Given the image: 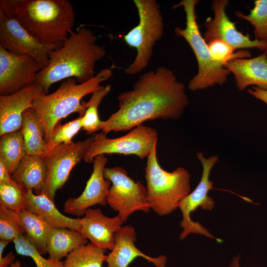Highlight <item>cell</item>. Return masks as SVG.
<instances>
[{
    "label": "cell",
    "instance_id": "6da1fadb",
    "mask_svg": "<svg viewBox=\"0 0 267 267\" xmlns=\"http://www.w3.org/2000/svg\"><path fill=\"white\" fill-rule=\"evenodd\" d=\"M118 100V109L102 121L105 134L131 130L147 121L178 119L189 104L184 84L163 66L141 75Z\"/></svg>",
    "mask_w": 267,
    "mask_h": 267
},
{
    "label": "cell",
    "instance_id": "7a4b0ae2",
    "mask_svg": "<svg viewBox=\"0 0 267 267\" xmlns=\"http://www.w3.org/2000/svg\"><path fill=\"white\" fill-rule=\"evenodd\" d=\"M105 55V49L97 44L92 31L80 27L60 47L50 52L48 65L38 73L35 83L46 94L53 84L68 78H75L78 84L85 83L95 75V64Z\"/></svg>",
    "mask_w": 267,
    "mask_h": 267
},
{
    "label": "cell",
    "instance_id": "3957f363",
    "mask_svg": "<svg viewBox=\"0 0 267 267\" xmlns=\"http://www.w3.org/2000/svg\"><path fill=\"white\" fill-rule=\"evenodd\" d=\"M0 10L44 44H62L73 32L75 13L68 0H0Z\"/></svg>",
    "mask_w": 267,
    "mask_h": 267
},
{
    "label": "cell",
    "instance_id": "277c9868",
    "mask_svg": "<svg viewBox=\"0 0 267 267\" xmlns=\"http://www.w3.org/2000/svg\"><path fill=\"white\" fill-rule=\"evenodd\" d=\"M112 75L110 68H104L82 84H77L74 78H68L64 80L53 92L45 94L34 101L31 109L43 125L47 143L61 120L74 113L84 116L87 106V102L82 100L83 98L102 89L104 86L101 84Z\"/></svg>",
    "mask_w": 267,
    "mask_h": 267
},
{
    "label": "cell",
    "instance_id": "5b68a950",
    "mask_svg": "<svg viewBox=\"0 0 267 267\" xmlns=\"http://www.w3.org/2000/svg\"><path fill=\"white\" fill-rule=\"evenodd\" d=\"M157 145V143L154 145L147 158L145 178L150 208L162 216L173 212L190 192V175L182 167L171 172L164 170L158 160Z\"/></svg>",
    "mask_w": 267,
    "mask_h": 267
},
{
    "label": "cell",
    "instance_id": "8992f818",
    "mask_svg": "<svg viewBox=\"0 0 267 267\" xmlns=\"http://www.w3.org/2000/svg\"><path fill=\"white\" fill-rule=\"evenodd\" d=\"M198 0H182L172 8L182 7L185 14V27H176L177 36L182 37L189 44L195 56L197 74L190 80L188 88L192 91L203 90L216 85H223L230 72L224 64L212 57L208 44L202 37L197 23L195 12Z\"/></svg>",
    "mask_w": 267,
    "mask_h": 267
},
{
    "label": "cell",
    "instance_id": "52a82bcc",
    "mask_svg": "<svg viewBox=\"0 0 267 267\" xmlns=\"http://www.w3.org/2000/svg\"><path fill=\"white\" fill-rule=\"evenodd\" d=\"M139 22L123 37L126 44L135 49L133 62L124 69L126 74L134 75L148 65L156 43L164 32V23L159 3L156 0H134Z\"/></svg>",
    "mask_w": 267,
    "mask_h": 267
},
{
    "label": "cell",
    "instance_id": "ba28073f",
    "mask_svg": "<svg viewBox=\"0 0 267 267\" xmlns=\"http://www.w3.org/2000/svg\"><path fill=\"white\" fill-rule=\"evenodd\" d=\"M106 135L101 132L93 135V140L84 158L86 162L93 163L98 155L113 154L135 155L143 159L147 158L158 141L156 130L142 125L117 138H108Z\"/></svg>",
    "mask_w": 267,
    "mask_h": 267
},
{
    "label": "cell",
    "instance_id": "9c48e42d",
    "mask_svg": "<svg viewBox=\"0 0 267 267\" xmlns=\"http://www.w3.org/2000/svg\"><path fill=\"white\" fill-rule=\"evenodd\" d=\"M196 156L202 166V176L195 188L184 197L178 205V208L182 213L180 227L183 229L179 239L183 240L191 233L200 234L215 239L218 242H221V239L215 237L207 228L191 218V213L198 207L204 210L210 211L215 206V202L208 193L214 188L213 182L210 177L212 170L219 161V157L214 155L205 157L201 152H197Z\"/></svg>",
    "mask_w": 267,
    "mask_h": 267
},
{
    "label": "cell",
    "instance_id": "30bf717a",
    "mask_svg": "<svg viewBox=\"0 0 267 267\" xmlns=\"http://www.w3.org/2000/svg\"><path fill=\"white\" fill-rule=\"evenodd\" d=\"M104 175L111 182L107 204L118 212L124 222L136 211L148 213L150 211L146 188L140 182L130 177L125 169L118 166L106 167Z\"/></svg>",
    "mask_w": 267,
    "mask_h": 267
},
{
    "label": "cell",
    "instance_id": "8fae6325",
    "mask_svg": "<svg viewBox=\"0 0 267 267\" xmlns=\"http://www.w3.org/2000/svg\"><path fill=\"white\" fill-rule=\"evenodd\" d=\"M94 139V136L70 143L59 145L45 156L47 177L41 194L54 201L56 192L68 180L73 168L84 157Z\"/></svg>",
    "mask_w": 267,
    "mask_h": 267
},
{
    "label": "cell",
    "instance_id": "7c38bea8",
    "mask_svg": "<svg viewBox=\"0 0 267 267\" xmlns=\"http://www.w3.org/2000/svg\"><path fill=\"white\" fill-rule=\"evenodd\" d=\"M62 44L45 45L40 43L15 17L0 11V46L14 54L32 57L39 64L41 70L48 65L50 52Z\"/></svg>",
    "mask_w": 267,
    "mask_h": 267
},
{
    "label": "cell",
    "instance_id": "4fadbf2b",
    "mask_svg": "<svg viewBox=\"0 0 267 267\" xmlns=\"http://www.w3.org/2000/svg\"><path fill=\"white\" fill-rule=\"evenodd\" d=\"M228 3V0L212 1L211 9L214 13V17L207 18L205 23L204 38L207 43L218 39L227 43L235 50L257 48L267 51V42L256 39L251 40L248 34L245 35L237 29L226 13Z\"/></svg>",
    "mask_w": 267,
    "mask_h": 267
},
{
    "label": "cell",
    "instance_id": "5bb4252c",
    "mask_svg": "<svg viewBox=\"0 0 267 267\" xmlns=\"http://www.w3.org/2000/svg\"><path fill=\"white\" fill-rule=\"evenodd\" d=\"M41 70L32 57L14 54L0 46V95L15 93L35 83Z\"/></svg>",
    "mask_w": 267,
    "mask_h": 267
},
{
    "label": "cell",
    "instance_id": "9a60e30c",
    "mask_svg": "<svg viewBox=\"0 0 267 267\" xmlns=\"http://www.w3.org/2000/svg\"><path fill=\"white\" fill-rule=\"evenodd\" d=\"M108 159L104 155L96 156L93 161V170L83 192L77 197L69 198L64 203L65 213L83 216L91 207L107 204V197L111 182L104 175Z\"/></svg>",
    "mask_w": 267,
    "mask_h": 267
},
{
    "label": "cell",
    "instance_id": "2e32d148",
    "mask_svg": "<svg viewBox=\"0 0 267 267\" xmlns=\"http://www.w3.org/2000/svg\"><path fill=\"white\" fill-rule=\"evenodd\" d=\"M45 94L44 89L35 83L15 93L0 95V136L21 130L24 112Z\"/></svg>",
    "mask_w": 267,
    "mask_h": 267
},
{
    "label": "cell",
    "instance_id": "e0dca14e",
    "mask_svg": "<svg viewBox=\"0 0 267 267\" xmlns=\"http://www.w3.org/2000/svg\"><path fill=\"white\" fill-rule=\"evenodd\" d=\"M123 223L118 215L109 217L99 208H90L80 218L79 231L90 243L111 251L115 245L116 234Z\"/></svg>",
    "mask_w": 267,
    "mask_h": 267
},
{
    "label": "cell",
    "instance_id": "ac0fdd59",
    "mask_svg": "<svg viewBox=\"0 0 267 267\" xmlns=\"http://www.w3.org/2000/svg\"><path fill=\"white\" fill-rule=\"evenodd\" d=\"M136 232L133 226H122L116 234L113 248L107 255L105 262L107 267H128L137 258L145 259L155 267H166V256L152 257L144 254L136 247Z\"/></svg>",
    "mask_w": 267,
    "mask_h": 267
},
{
    "label": "cell",
    "instance_id": "d6986e66",
    "mask_svg": "<svg viewBox=\"0 0 267 267\" xmlns=\"http://www.w3.org/2000/svg\"><path fill=\"white\" fill-rule=\"evenodd\" d=\"M224 67L233 74L239 90L249 86L267 90V51L253 58L229 60Z\"/></svg>",
    "mask_w": 267,
    "mask_h": 267
},
{
    "label": "cell",
    "instance_id": "ffe728a7",
    "mask_svg": "<svg viewBox=\"0 0 267 267\" xmlns=\"http://www.w3.org/2000/svg\"><path fill=\"white\" fill-rule=\"evenodd\" d=\"M25 209L43 219L52 227H66L80 231V218L65 216L55 206L54 201L44 194H36L26 190Z\"/></svg>",
    "mask_w": 267,
    "mask_h": 267
},
{
    "label": "cell",
    "instance_id": "44dd1931",
    "mask_svg": "<svg viewBox=\"0 0 267 267\" xmlns=\"http://www.w3.org/2000/svg\"><path fill=\"white\" fill-rule=\"evenodd\" d=\"M47 168L44 158L26 155L11 174L12 179L26 190L41 194L45 185Z\"/></svg>",
    "mask_w": 267,
    "mask_h": 267
},
{
    "label": "cell",
    "instance_id": "7402d4cb",
    "mask_svg": "<svg viewBox=\"0 0 267 267\" xmlns=\"http://www.w3.org/2000/svg\"><path fill=\"white\" fill-rule=\"evenodd\" d=\"M88 244V239L78 230L66 227H52L47 241L49 258L60 260L72 251Z\"/></svg>",
    "mask_w": 267,
    "mask_h": 267
},
{
    "label": "cell",
    "instance_id": "603a6c76",
    "mask_svg": "<svg viewBox=\"0 0 267 267\" xmlns=\"http://www.w3.org/2000/svg\"><path fill=\"white\" fill-rule=\"evenodd\" d=\"M21 131L27 155L44 157L49 153L50 150L45 139L43 125L31 108L23 114Z\"/></svg>",
    "mask_w": 267,
    "mask_h": 267
},
{
    "label": "cell",
    "instance_id": "cb8c5ba5",
    "mask_svg": "<svg viewBox=\"0 0 267 267\" xmlns=\"http://www.w3.org/2000/svg\"><path fill=\"white\" fill-rule=\"evenodd\" d=\"M18 214L24 235L41 254L47 253V241L52 227L25 209Z\"/></svg>",
    "mask_w": 267,
    "mask_h": 267
},
{
    "label": "cell",
    "instance_id": "d4e9b609",
    "mask_svg": "<svg viewBox=\"0 0 267 267\" xmlns=\"http://www.w3.org/2000/svg\"><path fill=\"white\" fill-rule=\"evenodd\" d=\"M106 251L90 242L81 246L68 255L63 267H103Z\"/></svg>",
    "mask_w": 267,
    "mask_h": 267
},
{
    "label": "cell",
    "instance_id": "484cf974",
    "mask_svg": "<svg viewBox=\"0 0 267 267\" xmlns=\"http://www.w3.org/2000/svg\"><path fill=\"white\" fill-rule=\"evenodd\" d=\"M0 136V156L4 160L11 175L27 155L23 134L20 130Z\"/></svg>",
    "mask_w": 267,
    "mask_h": 267
},
{
    "label": "cell",
    "instance_id": "4316f807",
    "mask_svg": "<svg viewBox=\"0 0 267 267\" xmlns=\"http://www.w3.org/2000/svg\"><path fill=\"white\" fill-rule=\"evenodd\" d=\"M111 89V86H106L92 93L89 100L87 102V108L82 117L83 130L87 134H91L101 130L102 121L98 115V107L102 100L108 94Z\"/></svg>",
    "mask_w": 267,
    "mask_h": 267
},
{
    "label": "cell",
    "instance_id": "83f0119b",
    "mask_svg": "<svg viewBox=\"0 0 267 267\" xmlns=\"http://www.w3.org/2000/svg\"><path fill=\"white\" fill-rule=\"evenodd\" d=\"M235 15L253 25L256 39L267 42V0H256L248 14L236 11Z\"/></svg>",
    "mask_w": 267,
    "mask_h": 267
},
{
    "label": "cell",
    "instance_id": "f1b7e54d",
    "mask_svg": "<svg viewBox=\"0 0 267 267\" xmlns=\"http://www.w3.org/2000/svg\"><path fill=\"white\" fill-rule=\"evenodd\" d=\"M13 242L16 253L21 256L30 257L36 267H63V261L44 258L24 235L18 236Z\"/></svg>",
    "mask_w": 267,
    "mask_h": 267
},
{
    "label": "cell",
    "instance_id": "f546056e",
    "mask_svg": "<svg viewBox=\"0 0 267 267\" xmlns=\"http://www.w3.org/2000/svg\"><path fill=\"white\" fill-rule=\"evenodd\" d=\"M24 234L18 213L0 203V240L11 242L18 236Z\"/></svg>",
    "mask_w": 267,
    "mask_h": 267
},
{
    "label": "cell",
    "instance_id": "4dcf8cb0",
    "mask_svg": "<svg viewBox=\"0 0 267 267\" xmlns=\"http://www.w3.org/2000/svg\"><path fill=\"white\" fill-rule=\"evenodd\" d=\"M26 189L14 180L0 183V203L9 209L19 213L25 209Z\"/></svg>",
    "mask_w": 267,
    "mask_h": 267
},
{
    "label": "cell",
    "instance_id": "1f68e13d",
    "mask_svg": "<svg viewBox=\"0 0 267 267\" xmlns=\"http://www.w3.org/2000/svg\"><path fill=\"white\" fill-rule=\"evenodd\" d=\"M82 117L79 116L78 118L64 124L55 126L47 143L50 151L59 145L73 142L74 136L83 129Z\"/></svg>",
    "mask_w": 267,
    "mask_h": 267
},
{
    "label": "cell",
    "instance_id": "d6a6232c",
    "mask_svg": "<svg viewBox=\"0 0 267 267\" xmlns=\"http://www.w3.org/2000/svg\"><path fill=\"white\" fill-rule=\"evenodd\" d=\"M207 44L213 58L223 64L232 59L250 58L251 56L250 52L247 50L234 52L235 49L231 45L221 40H213Z\"/></svg>",
    "mask_w": 267,
    "mask_h": 267
},
{
    "label": "cell",
    "instance_id": "836d02e7",
    "mask_svg": "<svg viewBox=\"0 0 267 267\" xmlns=\"http://www.w3.org/2000/svg\"><path fill=\"white\" fill-rule=\"evenodd\" d=\"M13 180L6 163L0 156V183H8Z\"/></svg>",
    "mask_w": 267,
    "mask_h": 267
},
{
    "label": "cell",
    "instance_id": "e575fe53",
    "mask_svg": "<svg viewBox=\"0 0 267 267\" xmlns=\"http://www.w3.org/2000/svg\"><path fill=\"white\" fill-rule=\"evenodd\" d=\"M249 94L267 104V90L260 89L255 87H252L248 89Z\"/></svg>",
    "mask_w": 267,
    "mask_h": 267
},
{
    "label": "cell",
    "instance_id": "d590c367",
    "mask_svg": "<svg viewBox=\"0 0 267 267\" xmlns=\"http://www.w3.org/2000/svg\"><path fill=\"white\" fill-rule=\"evenodd\" d=\"M15 257L12 252L0 258V267H7L15 262Z\"/></svg>",
    "mask_w": 267,
    "mask_h": 267
},
{
    "label": "cell",
    "instance_id": "8d00e7d4",
    "mask_svg": "<svg viewBox=\"0 0 267 267\" xmlns=\"http://www.w3.org/2000/svg\"><path fill=\"white\" fill-rule=\"evenodd\" d=\"M10 242L8 240H0V258L3 257L4 250Z\"/></svg>",
    "mask_w": 267,
    "mask_h": 267
},
{
    "label": "cell",
    "instance_id": "74e56055",
    "mask_svg": "<svg viewBox=\"0 0 267 267\" xmlns=\"http://www.w3.org/2000/svg\"><path fill=\"white\" fill-rule=\"evenodd\" d=\"M239 255L233 257L228 267H240L239 265Z\"/></svg>",
    "mask_w": 267,
    "mask_h": 267
},
{
    "label": "cell",
    "instance_id": "f35d334b",
    "mask_svg": "<svg viewBox=\"0 0 267 267\" xmlns=\"http://www.w3.org/2000/svg\"><path fill=\"white\" fill-rule=\"evenodd\" d=\"M7 267H21V263L19 261H16Z\"/></svg>",
    "mask_w": 267,
    "mask_h": 267
}]
</instances>
